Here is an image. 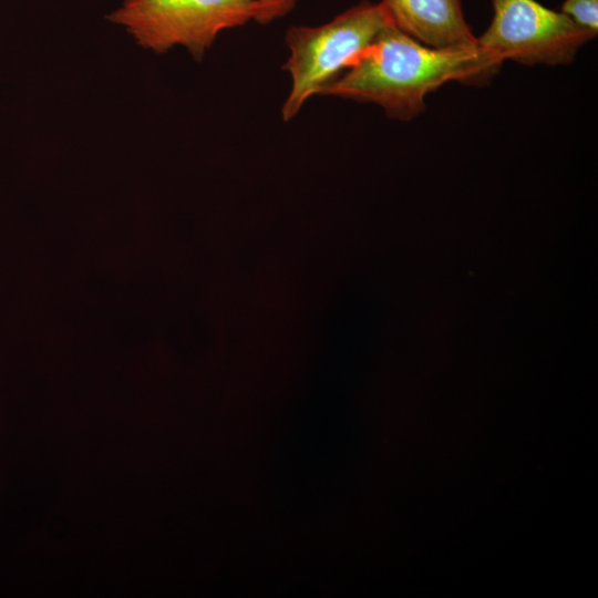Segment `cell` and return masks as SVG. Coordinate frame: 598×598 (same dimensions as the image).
<instances>
[{
    "label": "cell",
    "mask_w": 598,
    "mask_h": 598,
    "mask_svg": "<svg viewBox=\"0 0 598 598\" xmlns=\"http://www.w3.org/2000/svg\"><path fill=\"white\" fill-rule=\"evenodd\" d=\"M502 63L478 44L431 48L390 25L318 94L372 102L389 116L409 121L425 110L430 92L450 81L486 82Z\"/></svg>",
    "instance_id": "cell-1"
},
{
    "label": "cell",
    "mask_w": 598,
    "mask_h": 598,
    "mask_svg": "<svg viewBox=\"0 0 598 598\" xmlns=\"http://www.w3.org/2000/svg\"><path fill=\"white\" fill-rule=\"evenodd\" d=\"M390 25L380 2L361 1L323 24L290 27L286 33L290 55L282 69L290 72L292 86L281 109L282 118L291 120Z\"/></svg>",
    "instance_id": "cell-2"
},
{
    "label": "cell",
    "mask_w": 598,
    "mask_h": 598,
    "mask_svg": "<svg viewBox=\"0 0 598 598\" xmlns=\"http://www.w3.org/2000/svg\"><path fill=\"white\" fill-rule=\"evenodd\" d=\"M256 13L257 0H123L106 19L144 49L164 53L182 45L202 60L221 31L246 24Z\"/></svg>",
    "instance_id": "cell-3"
},
{
    "label": "cell",
    "mask_w": 598,
    "mask_h": 598,
    "mask_svg": "<svg viewBox=\"0 0 598 598\" xmlns=\"http://www.w3.org/2000/svg\"><path fill=\"white\" fill-rule=\"evenodd\" d=\"M493 19L477 44L503 61L523 64L570 63L578 49L596 34L580 28L561 11L536 0H492Z\"/></svg>",
    "instance_id": "cell-4"
},
{
    "label": "cell",
    "mask_w": 598,
    "mask_h": 598,
    "mask_svg": "<svg viewBox=\"0 0 598 598\" xmlns=\"http://www.w3.org/2000/svg\"><path fill=\"white\" fill-rule=\"evenodd\" d=\"M392 25L431 48L476 45L462 0H381Z\"/></svg>",
    "instance_id": "cell-5"
},
{
    "label": "cell",
    "mask_w": 598,
    "mask_h": 598,
    "mask_svg": "<svg viewBox=\"0 0 598 598\" xmlns=\"http://www.w3.org/2000/svg\"><path fill=\"white\" fill-rule=\"evenodd\" d=\"M560 11L577 25L597 35L598 0H565Z\"/></svg>",
    "instance_id": "cell-6"
},
{
    "label": "cell",
    "mask_w": 598,
    "mask_h": 598,
    "mask_svg": "<svg viewBox=\"0 0 598 598\" xmlns=\"http://www.w3.org/2000/svg\"><path fill=\"white\" fill-rule=\"evenodd\" d=\"M299 0H257V13L254 21L259 24L270 23L290 13Z\"/></svg>",
    "instance_id": "cell-7"
}]
</instances>
